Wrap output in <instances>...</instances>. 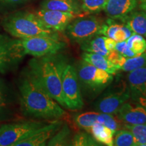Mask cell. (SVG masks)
I'll return each instance as SVG.
<instances>
[{
    "mask_svg": "<svg viewBox=\"0 0 146 146\" xmlns=\"http://www.w3.org/2000/svg\"><path fill=\"white\" fill-rule=\"evenodd\" d=\"M21 106L27 116L45 120H60L67 113L31 76L27 73L19 83Z\"/></svg>",
    "mask_w": 146,
    "mask_h": 146,
    "instance_id": "1",
    "label": "cell"
},
{
    "mask_svg": "<svg viewBox=\"0 0 146 146\" xmlns=\"http://www.w3.org/2000/svg\"><path fill=\"white\" fill-rule=\"evenodd\" d=\"M28 74L62 108L64 101L60 68L57 60L51 56L35 58L29 63Z\"/></svg>",
    "mask_w": 146,
    "mask_h": 146,
    "instance_id": "2",
    "label": "cell"
},
{
    "mask_svg": "<svg viewBox=\"0 0 146 146\" xmlns=\"http://www.w3.org/2000/svg\"><path fill=\"white\" fill-rule=\"evenodd\" d=\"M3 28L10 35L18 39L36 36H58V33L47 29L35 13L20 11L3 19Z\"/></svg>",
    "mask_w": 146,
    "mask_h": 146,
    "instance_id": "3",
    "label": "cell"
},
{
    "mask_svg": "<svg viewBox=\"0 0 146 146\" xmlns=\"http://www.w3.org/2000/svg\"><path fill=\"white\" fill-rule=\"evenodd\" d=\"M58 62L66 107L70 110H79L83 108L84 102L75 66L65 60H58Z\"/></svg>",
    "mask_w": 146,
    "mask_h": 146,
    "instance_id": "4",
    "label": "cell"
},
{
    "mask_svg": "<svg viewBox=\"0 0 146 146\" xmlns=\"http://www.w3.org/2000/svg\"><path fill=\"white\" fill-rule=\"evenodd\" d=\"M75 68L80 87L89 94H100L113 81L112 74L84 60L78 62Z\"/></svg>",
    "mask_w": 146,
    "mask_h": 146,
    "instance_id": "5",
    "label": "cell"
},
{
    "mask_svg": "<svg viewBox=\"0 0 146 146\" xmlns=\"http://www.w3.org/2000/svg\"><path fill=\"white\" fill-rule=\"evenodd\" d=\"M25 55L35 58L52 56L66 47L64 42L58 36H36L20 39Z\"/></svg>",
    "mask_w": 146,
    "mask_h": 146,
    "instance_id": "6",
    "label": "cell"
},
{
    "mask_svg": "<svg viewBox=\"0 0 146 146\" xmlns=\"http://www.w3.org/2000/svg\"><path fill=\"white\" fill-rule=\"evenodd\" d=\"M131 99V93L127 82L121 81L117 85L106 89L95 102L94 107L100 113L116 114L120 107Z\"/></svg>",
    "mask_w": 146,
    "mask_h": 146,
    "instance_id": "7",
    "label": "cell"
},
{
    "mask_svg": "<svg viewBox=\"0 0 146 146\" xmlns=\"http://www.w3.org/2000/svg\"><path fill=\"white\" fill-rule=\"evenodd\" d=\"M104 23L101 18L92 14L78 16L69 24L66 31L69 39L81 44L100 35Z\"/></svg>",
    "mask_w": 146,
    "mask_h": 146,
    "instance_id": "8",
    "label": "cell"
},
{
    "mask_svg": "<svg viewBox=\"0 0 146 146\" xmlns=\"http://www.w3.org/2000/svg\"><path fill=\"white\" fill-rule=\"evenodd\" d=\"M45 124L35 120L5 124L0 127V146H15Z\"/></svg>",
    "mask_w": 146,
    "mask_h": 146,
    "instance_id": "9",
    "label": "cell"
},
{
    "mask_svg": "<svg viewBox=\"0 0 146 146\" xmlns=\"http://www.w3.org/2000/svg\"><path fill=\"white\" fill-rule=\"evenodd\" d=\"M25 56L20 39H11L0 34V71L8 70Z\"/></svg>",
    "mask_w": 146,
    "mask_h": 146,
    "instance_id": "10",
    "label": "cell"
},
{
    "mask_svg": "<svg viewBox=\"0 0 146 146\" xmlns=\"http://www.w3.org/2000/svg\"><path fill=\"white\" fill-rule=\"evenodd\" d=\"M35 14L47 29L56 33L66 31L69 24L77 17L67 12L42 8L36 10Z\"/></svg>",
    "mask_w": 146,
    "mask_h": 146,
    "instance_id": "11",
    "label": "cell"
},
{
    "mask_svg": "<svg viewBox=\"0 0 146 146\" xmlns=\"http://www.w3.org/2000/svg\"><path fill=\"white\" fill-rule=\"evenodd\" d=\"M61 120H55L32 133L30 135L16 144L15 146H44L63 125Z\"/></svg>",
    "mask_w": 146,
    "mask_h": 146,
    "instance_id": "12",
    "label": "cell"
},
{
    "mask_svg": "<svg viewBox=\"0 0 146 146\" xmlns=\"http://www.w3.org/2000/svg\"><path fill=\"white\" fill-rule=\"evenodd\" d=\"M138 5V0H107L104 11L108 17L123 22Z\"/></svg>",
    "mask_w": 146,
    "mask_h": 146,
    "instance_id": "13",
    "label": "cell"
},
{
    "mask_svg": "<svg viewBox=\"0 0 146 146\" xmlns=\"http://www.w3.org/2000/svg\"><path fill=\"white\" fill-rule=\"evenodd\" d=\"M116 114L123 123L146 125V110L138 104L133 105L127 102H125Z\"/></svg>",
    "mask_w": 146,
    "mask_h": 146,
    "instance_id": "14",
    "label": "cell"
},
{
    "mask_svg": "<svg viewBox=\"0 0 146 146\" xmlns=\"http://www.w3.org/2000/svg\"><path fill=\"white\" fill-rule=\"evenodd\" d=\"M127 84L133 102L139 97L146 98V66L129 72Z\"/></svg>",
    "mask_w": 146,
    "mask_h": 146,
    "instance_id": "15",
    "label": "cell"
},
{
    "mask_svg": "<svg viewBox=\"0 0 146 146\" xmlns=\"http://www.w3.org/2000/svg\"><path fill=\"white\" fill-rule=\"evenodd\" d=\"M40 8L67 12L78 16H85L78 0H43Z\"/></svg>",
    "mask_w": 146,
    "mask_h": 146,
    "instance_id": "16",
    "label": "cell"
},
{
    "mask_svg": "<svg viewBox=\"0 0 146 146\" xmlns=\"http://www.w3.org/2000/svg\"><path fill=\"white\" fill-rule=\"evenodd\" d=\"M81 58L84 61L87 62L96 68L106 71L113 76L116 74L118 70L116 65L111 62L106 57L102 55L94 53L83 52L81 55Z\"/></svg>",
    "mask_w": 146,
    "mask_h": 146,
    "instance_id": "17",
    "label": "cell"
},
{
    "mask_svg": "<svg viewBox=\"0 0 146 146\" xmlns=\"http://www.w3.org/2000/svg\"><path fill=\"white\" fill-rule=\"evenodd\" d=\"M133 33L146 36V12L135 11L128 15L123 21Z\"/></svg>",
    "mask_w": 146,
    "mask_h": 146,
    "instance_id": "18",
    "label": "cell"
},
{
    "mask_svg": "<svg viewBox=\"0 0 146 146\" xmlns=\"http://www.w3.org/2000/svg\"><path fill=\"white\" fill-rule=\"evenodd\" d=\"M104 41L105 36L98 35L81 43L80 44L81 49L83 51V52L94 53L107 57L110 52L106 48Z\"/></svg>",
    "mask_w": 146,
    "mask_h": 146,
    "instance_id": "19",
    "label": "cell"
},
{
    "mask_svg": "<svg viewBox=\"0 0 146 146\" xmlns=\"http://www.w3.org/2000/svg\"><path fill=\"white\" fill-rule=\"evenodd\" d=\"M90 133L95 139L102 145L112 146L114 133L110 129L96 122L91 127Z\"/></svg>",
    "mask_w": 146,
    "mask_h": 146,
    "instance_id": "20",
    "label": "cell"
},
{
    "mask_svg": "<svg viewBox=\"0 0 146 146\" xmlns=\"http://www.w3.org/2000/svg\"><path fill=\"white\" fill-rule=\"evenodd\" d=\"M72 132L68 124L63 123L62 127L47 143L50 146L70 145Z\"/></svg>",
    "mask_w": 146,
    "mask_h": 146,
    "instance_id": "21",
    "label": "cell"
},
{
    "mask_svg": "<svg viewBox=\"0 0 146 146\" xmlns=\"http://www.w3.org/2000/svg\"><path fill=\"white\" fill-rule=\"evenodd\" d=\"M98 114L99 112L96 111L76 114L74 116V123L79 129L90 133L91 127L97 122Z\"/></svg>",
    "mask_w": 146,
    "mask_h": 146,
    "instance_id": "22",
    "label": "cell"
},
{
    "mask_svg": "<svg viewBox=\"0 0 146 146\" xmlns=\"http://www.w3.org/2000/svg\"><path fill=\"white\" fill-rule=\"evenodd\" d=\"M145 66H146V51L143 54L133 57L124 58L119 67V70L129 72Z\"/></svg>",
    "mask_w": 146,
    "mask_h": 146,
    "instance_id": "23",
    "label": "cell"
},
{
    "mask_svg": "<svg viewBox=\"0 0 146 146\" xmlns=\"http://www.w3.org/2000/svg\"><path fill=\"white\" fill-rule=\"evenodd\" d=\"M122 129H126L132 133L135 146H146V125H131L123 123Z\"/></svg>",
    "mask_w": 146,
    "mask_h": 146,
    "instance_id": "24",
    "label": "cell"
},
{
    "mask_svg": "<svg viewBox=\"0 0 146 146\" xmlns=\"http://www.w3.org/2000/svg\"><path fill=\"white\" fill-rule=\"evenodd\" d=\"M85 15L98 14L104 10L107 0H78Z\"/></svg>",
    "mask_w": 146,
    "mask_h": 146,
    "instance_id": "25",
    "label": "cell"
},
{
    "mask_svg": "<svg viewBox=\"0 0 146 146\" xmlns=\"http://www.w3.org/2000/svg\"><path fill=\"white\" fill-rule=\"evenodd\" d=\"M97 122L109 129L115 133L118 129H122L123 123L120 120L116 114L100 113L97 118Z\"/></svg>",
    "mask_w": 146,
    "mask_h": 146,
    "instance_id": "26",
    "label": "cell"
},
{
    "mask_svg": "<svg viewBox=\"0 0 146 146\" xmlns=\"http://www.w3.org/2000/svg\"><path fill=\"white\" fill-rule=\"evenodd\" d=\"M70 145L72 146H100L102 144L95 139L88 132H78L72 136Z\"/></svg>",
    "mask_w": 146,
    "mask_h": 146,
    "instance_id": "27",
    "label": "cell"
},
{
    "mask_svg": "<svg viewBox=\"0 0 146 146\" xmlns=\"http://www.w3.org/2000/svg\"><path fill=\"white\" fill-rule=\"evenodd\" d=\"M126 41L128 47L132 50L135 56L143 54L146 51V40L141 35L133 33Z\"/></svg>",
    "mask_w": 146,
    "mask_h": 146,
    "instance_id": "28",
    "label": "cell"
},
{
    "mask_svg": "<svg viewBox=\"0 0 146 146\" xmlns=\"http://www.w3.org/2000/svg\"><path fill=\"white\" fill-rule=\"evenodd\" d=\"M113 144L115 146H135L132 133L126 129H118L114 133Z\"/></svg>",
    "mask_w": 146,
    "mask_h": 146,
    "instance_id": "29",
    "label": "cell"
},
{
    "mask_svg": "<svg viewBox=\"0 0 146 146\" xmlns=\"http://www.w3.org/2000/svg\"><path fill=\"white\" fill-rule=\"evenodd\" d=\"M114 50H116L118 53L126 58H130L135 56L134 53L132 52V50L128 47L126 40L123 41L116 42Z\"/></svg>",
    "mask_w": 146,
    "mask_h": 146,
    "instance_id": "30",
    "label": "cell"
},
{
    "mask_svg": "<svg viewBox=\"0 0 146 146\" xmlns=\"http://www.w3.org/2000/svg\"><path fill=\"white\" fill-rule=\"evenodd\" d=\"M30 0H0V8H10L23 4Z\"/></svg>",
    "mask_w": 146,
    "mask_h": 146,
    "instance_id": "31",
    "label": "cell"
},
{
    "mask_svg": "<svg viewBox=\"0 0 146 146\" xmlns=\"http://www.w3.org/2000/svg\"><path fill=\"white\" fill-rule=\"evenodd\" d=\"M8 106V99L5 94V90L3 85L0 83V114L5 110Z\"/></svg>",
    "mask_w": 146,
    "mask_h": 146,
    "instance_id": "32",
    "label": "cell"
},
{
    "mask_svg": "<svg viewBox=\"0 0 146 146\" xmlns=\"http://www.w3.org/2000/svg\"><path fill=\"white\" fill-rule=\"evenodd\" d=\"M104 44L106 50L108 51V52H111V51L115 50V46H116V41H115L114 39L107 37V36H105Z\"/></svg>",
    "mask_w": 146,
    "mask_h": 146,
    "instance_id": "33",
    "label": "cell"
},
{
    "mask_svg": "<svg viewBox=\"0 0 146 146\" xmlns=\"http://www.w3.org/2000/svg\"><path fill=\"white\" fill-rule=\"evenodd\" d=\"M135 102L141 106L142 107H143L145 110H146V98H144V97H139L137 99L135 100Z\"/></svg>",
    "mask_w": 146,
    "mask_h": 146,
    "instance_id": "34",
    "label": "cell"
},
{
    "mask_svg": "<svg viewBox=\"0 0 146 146\" xmlns=\"http://www.w3.org/2000/svg\"><path fill=\"white\" fill-rule=\"evenodd\" d=\"M138 6L140 10L146 12V0H138Z\"/></svg>",
    "mask_w": 146,
    "mask_h": 146,
    "instance_id": "35",
    "label": "cell"
}]
</instances>
